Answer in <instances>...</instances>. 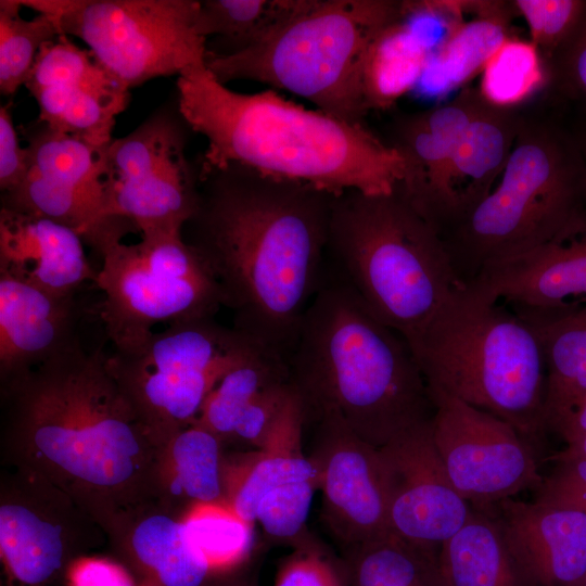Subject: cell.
I'll use <instances>...</instances> for the list:
<instances>
[{
	"instance_id": "cell-1",
	"label": "cell",
	"mask_w": 586,
	"mask_h": 586,
	"mask_svg": "<svg viewBox=\"0 0 586 586\" xmlns=\"http://www.w3.org/2000/svg\"><path fill=\"white\" fill-rule=\"evenodd\" d=\"M0 461L31 469L104 526L156 500L162 445L119 388L99 346L78 341L0 381Z\"/></svg>"
},
{
	"instance_id": "cell-2",
	"label": "cell",
	"mask_w": 586,
	"mask_h": 586,
	"mask_svg": "<svg viewBox=\"0 0 586 586\" xmlns=\"http://www.w3.org/2000/svg\"><path fill=\"white\" fill-rule=\"evenodd\" d=\"M335 195L229 165L201 169L187 241L233 311V328L286 358L320 288Z\"/></svg>"
},
{
	"instance_id": "cell-3",
	"label": "cell",
	"mask_w": 586,
	"mask_h": 586,
	"mask_svg": "<svg viewBox=\"0 0 586 586\" xmlns=\"http://www.w3.org/2000/svg\"><path fill=\"white\" fill-rule=\"evenodd\" d=\"M177 91L181 115L207 140L201 169L240 165L333 195L390 193L405 178L399 151L365 125L308 110L275 90L237 92L199 65L178 76Z\"/></svg>"
},
{
	"instance_id": "cell-4",
	"label": "cell",
	"mask_w": 586,
	"mask_h": 586,
	"mask_svg": "<svg viewBox=\"0 0 586 586\" xmlns=\"http://www.w3.org/2000/svg\"><path fill=\"white\" fill-rule=\"evenodd\" d=\"M288 364L306 421L336 412L378 448L433 418L426 382L406 340L326 271Z\"/></svg>"
},
{
	"instance_id": "cell-5",
	"label": "cell",
	"mask_w": 586,
	"mask_h": 586,
	"mask_svg": "<svg viewBox=\"0 0 586 586\" xmlns=\"http://www.w3.org/2000/svg\"><path fill=\"white\" fill-rule=\"evenodd\" d=\"M327 251L333 275L407 343L464 288L440 232L400 184L335 195Z\"/></svg>"
},
{
	"instance_id": "cell-6",
	"label": "cell",
	"mask_w": 586,
	"mask_h": 586,
	"mask_svg": "<svg viewBox=\"0 0 586 586\" xmlns=\"http://www.w3.org/2000/svg\"><path fill=\"white\" fill-rule=\"evenodd\" d=\"M428 386L512 425L533 446L545 421L547 367L536 331L466 286L408 343Z\"/></svg>"
},
{
	"instance_id": "cell-7",
	"label": "cell",
	"mask_w": 586,
	"mask_h": 586,
	"mask_svg": "<svg viewBox=\"0 0 586 586\" xmlns=\"http://www.w3.org/2000/svg\"><path fill=\"white\" fill-rule=\"evenodd\" d=\"M586 215V166L570 126L528 112L488 195L441 234L466 285L484 268L530 253Z\"/></svg>"
},
{
	"instance_id": "cell-8",
	"label": "cell",
	"mask_w": 586,
	"mask_h": 586,
	"mask_svg": "<svg viewBox=\"0 0 586 586\" xmlns=\"http://www.w3.org/2000/svg\"><path fill=\"white\" fill-rule=\"evenodd\" d=\"M405 18V1L316 0L268 41L232 53L207 51L226 85L245 79L290 91L341 120L365 125L370 68L383 37Z\"/></svg>"
},
{
	"instance_id": "cell-9",
	"label": "cell",
	"mask_w": 586,
	"mask_h": 586,
	"mask_svg": "<svg viewBox=\"0 0 586 586\" xmlns=\"http://www.w3.org/2000/svg\"><path fill=\"white\" fill-rule=\"evenodd\" d=\"M130 227L136 228L110 219L84 239L102 259L95 284L104 295L100 315L114 349L139 344L158 323L214 317L224 305L218 282L182 231L143 232L127 244L123 237Z\"/></svg>"
},
{
	"instance_id": "cell-10",
	"label": "cell",
	"mask_w": 586,
	"mask_h": 586,
	"mask_svg": "<svg viewBox=\"0 0 586 586\" xmlns=\"http://www.w3.org/2000/svg\"><path fill=\"white\" fill-rule=\"evenodd\" d=\"M266 348L214 317L169 324L107 355V367L141 421L164 445L196 422L209 393L231 369Z\"/></svg>"
},
{
	"instance_id": "cell-11",
	"label": "cell",
	"mask_w": 586,
	"mask_h": 586,
	"mask_svg": "<svg viewBox=\"0 0 586 586\" xmlns=\"http://www.w3.org/2000/svg\"><path fill=\"white\" fill-rule=\"evenodd\" d=\"M52 17L62 35L81 39L129 89L205 65L195 31L199 0H20Z\"/></svg>"
},
{
	"instance_id": "cell-12",
	"label": "cell",
	"mask_w": 586,
	"mask_h": 586,
	"mask_svg": "<svg viewBox=\"0 0 586 586\" xmlns=\"http://www.w3.org/2000/svg\"><path fill=\"white\" fill-rule=\"evenodd\" d=\"M190 131L177 104L157 109L130 133L113 138L106 150L104 219H125L141 233L182 231L199 201L200 166L184 153Z\"/></svg>"
},
{
	"instance_id": "cell-13",
	"label": "cell",
	"mask_w": 586,
	"mask_h": 586,
	"mask_svg": "<svg viewBox=\"0 0 586 586\" xmlns=\"http://www.w3.org/2000/svg\"><path fill=\"white\" fill-rule=\"evenodd\" d=\"M105 543L102 526L61 487L31 469L2 467L0 586H55Z\"/></svg>"
},
{
	"instance_id": "cell-14",
	"label": "cell",
	"mask_w": 586,
	"mask_h": 586,
	"mask_svg": "<svg viewBox=\"0 0 586 586\" xmlns=\"http://www.w3.org/2000/svg\"><path fill=\"white\" fill-rule=\"evenodd\" d=\"M305 422L304 404L293 386L265 446L224 457L226 500L271 540L292 547L309 534L306 522L318 489L316 468L302 449Z\"/></svg>"
},
{
	"instance_id": "cell-15",
	"label": "cell",
	"mask_w": 586,
	"mask_h": 586,
	"mask_svg": "<svg viewBox=\"0 0 586 586\" xmlns=\"http://www.w3.org/2000/svg\"><path fill=\"white\" fill-rule=\"evenodd\" d=\"M428 391L435 446L468 502L485 508L540 485L534 446L512 425L440 388Z\"/></svg>"
},
{
	"instance_id": "cell-16",
	"label": "cell",
	"mask_w": 586,
	"mask_h": 586,
	"mask_svg": "<svg viewBox=\"0 0 586 586\" xmlns=\"http://www.w3.org/2000/svg\"><path fill=\"white\" fill-rule=\"evenodd\" d=\"M28 173L1 207L51 219L84 239L103 218L107 145L52 129L39 119L23 130Z\"/></svg>"
},
{
	"instance_id": "cell-17",
	"label": "cell",
	"mask_w": 586,
	"mask_h": 586,
	"mask_svg": "<svg viewBox=\"0 0 586 586\" xmlns=\"http://www.w3.org/2000/svg\"><path fill=\"white\" fill-rule=\"evenodd\" d=\"M310 420L317 429L308 456L317 471L321 514L329 531L345 548L391 531L380 449L359 437L336 412H321Z\"/></svg>"
},
{
	"instance_id": "cell-18",
	"label": "cell",
	"mask_w": 586,
	"mask_h": 586,
	"mask_svg": "<svg viewBox=\"0 0 586 586\" xmlns=\"http://www.w3.org/2000/svg\"><path fill=\"white\" fill-rule=\"evenodd\" d=\"M25 87L38 104L40 122L95 145L113 140L116 117L130 98L129 88L89 49L65 35L41 47Z\"/></svg>"
},
{
	"instance_id": "cell-19",
	"label": "cell",
	"mask_w": 586,
	"mask_h": 586,
	"mask_svg": "<svg viewBox=\"0 0 586 586\" xmlns=\"http://www.w3.org/2000/svg\"><path fill=\"white\" fill-rule=\"evenodd\" d=\"M379 449L386 473L390 530L438 552L472 508L449 479L433 440L432 420Z\"/></svg>"
},
{
	"instance_id": "cell-20",
	"label": "cell",
	"mask_w": 586,
	"mask_h": 586,
	"mask_svg": "<svg viewBox=\"0 0 586 586\" xmlns=\"http://www.w3.org/2000/svg\"><path fill=\"white\" fill-rule=\"evenodd\" d=\"M527 104L497 105L488 100L466 127L433 187L415 205L444 233L493 190L522 127Z\"/></svg>"
},
{
	"instance_id": "cell-21",
	"label": "cell",
	"mask_w": 586,
	"mask_h": 586,
	"mask_svg": "<svg viewBox=\"0 0 586 586\" xmlns=\"http://www.w3.org/2000/svg\"><path fill=\"white\" fill-rule=\"evenodd\" d=\"M518 313H559L586 304V215L555 240L484 268L466 284Z\"/></svg>"
},
{
	"instance_id": "cell-22",
	"label": "cell",
	"mask_w": 586,
	"mask_h": 586,
	"mask_svg": "<svg viewBox=\"0 0 586 586\" xmlns=\"http://www.w3.org/2000/svg\"><path fill=\"white\" fill-rule=\"evenodd\" d=\"M494 520L522 586H583L586 513L506 498Z\"/></svg>"
},
{
	"instance_id": "cell-23",
	"label": "cell",
	"mask_w": 586,
	"mask_h": 586,
	"mask_svg": "<svg viewBox=\"0 0 586 586\" xmlns=\"http://www.w3.org/2000/svg\"><path fill=\"white\" fill-rule=\"evenodd\" d=\"M109 548L137 586H216L182 517L151 500L117 513L105 526Z\"/></svg>"
},
{
	"instance_id": "cell-24",
	"label": "cell",
	"mask_w": 586,
	"mask_h": 586,
	"mask_svg": "<svg viewBox=\"0 0 586 586\" xmlns=\"http://www.w3.org/2000/svg\"><path fill=\"white\" fill-rule=\"evenodd\" d=\"M84 239L51 219L0 211V273L58 296H75L98 271L88 262Z\"/></svg>"
},
{
	"instance_id": "cell-25",
	"label": "cell",
	"mask_w": 586,
	"mask_h": 586,
	"mask_svg": "<svg viewBox=\"0 0 586 586\" xmlns=\"http://www.w3.org/2000/svg\"><path fill=\"white\" fill-rule=\"evenodd\" d=\"M75 296H58L0 273V381L26 372L79 340Z\"/></svg>"
},
{
	"instance_id": "cell-26",
	"label": "cell",
	"mask_w": 586,
	"mask_h": 586,
	"mask_svg": "<svg viewBox=\"0 0 586 586\" xmlns=\"http://www.w3.org/2000/svg\"><path fill=\"white\" fill-rule=\"evenodd\" d=\"M485 102L480 88H463L453 100L400 117L393 126L391 144L406 164L399 184L415 205L433 187L466 127Z\"/></svg>"
},
{
	"instance_id": "cell-27",
	"label": "cell",
	"mask_w": 586,
	"mask_h": 586,
	"mask_svg": "<svg viewBox=\"0 0 586 586\" xmlns=\"http://www.w3.org/2000/svg\"><path fill=\"white\" fill-rule=\"evenodd\" d=\"M222 446L198 422L173 434L158 459L156 500L181 517L192 505L226 500Z\"/></svg>"
},
{
	"instance_id": "cell-28",
	"label": "cell",
	"mask_w": 586,
	"mask_h": 586,
	"mask_svg": "<svg viewBox=\"0 0 586 586\" xmlns=\"http://www.w3.org/2000/svg\"><path fill=\"white\" fill-rule=\"evenodd\" d=\"M472 17L462 20L428 56L422 74L428 75L438 94L462 86L477 72L510 35L517 14L512 1H470Z\"/></svg>"
},
{
	"instance_id": "cell-29",
	"label": "cell",
	"mask_w": 586,
	"mask_h": 586,
	"mask_svg": "<svg viewBox=\"0 0 586 586\" xmlns=\"http://www.w3.org/2000/svg\"><path fill=\"white\" fill-rule=\"evenodd\" d=\"M437 564L443 586H522L498 524L475 509L441 545Z\"/></svg>"
},
{
	"instance_id": "cell-30",
	"label": "cell",
	"mask_w": 586,
	"mask_h": 586,
	"mask_svg": "<svg viewBox=\"0 0 586 586\" xmlns=\"http://www.w3.org/2000/svg\"><path fill=\"white\" fill-rule=\"evenodd\" d=\"M315 2L316 0H202L196 14L195 31L206 40L209 36L222 39L225 48L214 54H232L268 41L308 11Z\"/></svg>"
},
{
	"instance_id": "cell-31",
	"label": "cell",
	"mask_w": 586,
	"mask_h": 586,
	"mask_svg": "<svg viewBox=\"0 0 586 586\" xmlns=\"http://www.w3.org/2000/svg\"><path fill=\"white\" fill-rule=\"evenodd\" d=\"M438 552L394 532L345 548L349 586H443Z\"/></svg>"
},
{
	"instance_id": "cell-32",
	"label": "cell",
	"mask_w": 586,
	"mask_h": 586,
	"mask_svg": "<svg viewBox=\"0 0 586 586\" xmlns=\"http://www.w3.org/2000/svg\"><path fill=\"white\" fill-rule=\"evenodd\" d=\"M182 521L191 542L218 579L256 566L255 523L227 500L192 505L182 514Z\"/></svg>"
},
{
	"instance_id": "cell-33",
	"label": "cell",
	"mask_w": 586,
	"mask_h": 586,
	"mask_svg": "<svg viewBox=\"0 0 586 586\" xmlns=\"http://www.w3.org/2000/svg\"><path fill=\"white\" fill-rule=\"evenodd\" d=\"M285 380H290L288 358L271 349L259 351L224 375L205 399L196 422L224 444L231 443L249 406L265 388Z\"/></svg>"
},
{
	"instance_id": "cell-34",
	"label": "cell",
	"mask_w": 586,
	"mask_h": 586,
	"mask_svg": "<svg viewBox=\"0 0 586 586\" xmlns=\"http://www.w3.org/2000/svg\"><path fill=\"white\" fill-rule=\"evenodd\" d=\"M517 314L536 331L543 346L547 367L546 416L586 366V304L559 313Z\"/></svg>"
},
{
	"instance_id": "cell-35",
	"label": "cell",
	"mask_w": 586,
	"mask_h": 586,
	"mask_svg": "<svg viewBox=\"0 0 586 586\" xmlns=\"http://www.w3.org/2000/svg\"><path fill=\"white\" fill-rule=\"evenodd\" d=\"M20 0L0 1V90L14 94L27 82L41 47L61 34L56 22L44 14L21 16Z\"/></svg>"
},
{
	"instance_id": "cell-36",
	"label": "cell",
	"mask_w": 586,
	"mask_h": 586,
	"mask_svg": "<svg viewBox=\"0 0 586 586\" xmlns=\"http://www.w3.org/2000/svg\"><path fill=\"white\" fill-rule=\"evenodd\" d=\"M545 63L531 41L509 37L482 71L480 90L497 105H521L547 86Z\"/></svg>"
},
{
	"instance_id": "cell-37",
	"label": "cell",
	"mask_w": 586,
	"mask_h": 586,
	"mask_svg": "<svg viewBox=\"0 0 586 586\" xmlns=\"http://www.w3.org/2000/svg\"><path fill=\"white\" fill-rule=\"evenodd\" d=\"M545 67V102L552 107L569 106L577 117H586V5L575 30Z\"/></svg>"
},
{
	"instance_id": "cell-38",
	"label": "cell",
	"mask_w": 586,
	"mask_h": 586,
	"mask_svg": "<svg viewBox=\"0 0 586 586\" xmlns=\"http://www.w3.org/2000/svg\"><path fill=\"white\" fill-rule=\"evenodd\" d=\"M530 30L531 42L546 63L570 38L586 0H512Z\"/></svg>"
},
{
	"instance_id": "cell-39",
	"label": "cell",
	"mask_w": 586,
	"mask_h": 586,
	"mask_svg": "<svg viewBox=\"0 0 586 586\" xmlns=\"http://www.w3.org/2000/svg\"><path fill=\"white\" fill-rule=\"evenodd\" d=\"M273 586H349L343 558L306 535L280 562Z\"/></svg>"
},
{
	"instance_id": "cell-40",
	"label": "cell",
	"mask_w": 586,
	"mask_h": 586,
	"mask_svg": "<svg viewBox=\"0 0 586 586\" xmlns=\"http://www.w3.org/2000/svg\"><path fill=\"white\" fill-rule=\"evenodd\" d=\"M292 391L291 380L281 381L265 388L239 420L231 443L262 449Z\"/></svg>"
},
{
	"instance_id": "cell-41",
	"label": "cell",
	"mask_w": 586,
	"mask_h": 586,
	"mask_svg": "<svg viewBox=\"0 0 586 586\" xmlns=\"http://www.w3.org/2000/svg\"><path fill=\"white\" fill-rule=\"evenodd\" d=\"M549 475L535 489L534 501L586 513V459L553 461Z\"/></svg>"
},
{
	"instance_id": "cell-42",
	"label": "cell",
	"mask_w": 586,
	"mask_h": 586,
	"mask_svg": "<svg viewBox=\"0 0 586 586\" xmlns=\"http://www.w3.org/2000/svg\"><path fill=\"white\" fill-rule=\"evenodd\" d=\"M28 163L13 123L11 104L0 107V189L2 194L16 190L26 179Z\"/></svg>"
},
{
	"instance_id": "cell-43",
	"label": "cell",
	"mask_w": 586,
	"mask_h": 586,
	"mask_svg": "<svg viewBox=\"0 0 586 586\" xmlns=\"http://www.w3.org/2000/svg\"><path fill=\"white\" fill-rule=\"evenodd\" d=\"M65 582L68 586H137L130 572L117 560L91 555L71 565Z\"/></svg>"
},
{
	"instance_id": "cell-44",
	"label": "cell",
	"mask_w": 586,
	"mask_h": 586,
	"mask_svg": "<svg viewBox=\"0 0 586 586\" xmlns=\"http://www.w3.org/2000/svg\"><path fill=\"white\" fill-rule=\"evenodd\" d=\"M565 443L586 434V396L555 431Z\"/></svg>"
},
{
	"instance_id": "cell-45",
	"label": "cell",
	"mask_w": 586,
	"mask_h": 586,
	"mask_svg": "<svg viewBox=\"0 0 586 586\" xmlns=\"http://www.w3.org/2000/svg\"><path fill=\"white\" fill-rule=\"evenodd\" d=\"M550 461L564 459H586V434L566 443V447L548 458Z\"/></svg>"
},
{
	"instance_id": "cell-46",
	"label": "cell",
	"mask_w": 586,
	"mask_h": 586,
	"mask_svg": "<svg viewBox=\"0 0 586 586\" xmlns=\"http://www.w3.org/2000/svg\"><path fill=\"white\" fill-rule=\"evenodd\" d=\"M216 586H258L256 566L227 577L220 581Z\"/></svg>"
},
{
	"instance_id": "cell-47",
	"label": "cell",
	"mask_w": 586,
	"mask_h": 586,
	"mask_svg": "<svg viewBox=\"0 0 586 586\" xmlns=\"http://www.w3.org/2000/svg\"><path fill=\"white\" fill-rule=\"evenodd\" d=\"M586 166V117H577L574 126H570Z\"/></svg>"
},
{
	"instance_id": "cell-48",
	"label": "cell",
	"mask_w": 586,
	"mask_h": 586,
	"mask_svg": "<svg viewBox=\"0 0 586 586\" xmlns=\"http://www.w3.org/2000/svg\"><path fill=\"white\" fill-rule=\"evenodd\" d=\"M583 586H586V575H585V578H584Z\"/></svg>"
}]
</instances>
